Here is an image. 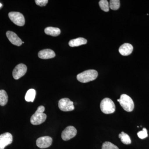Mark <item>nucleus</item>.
Returning <instances> with one entry per match:
<instances>
[{"mask_svg": "<svg viewBox=\"0 0 149 149\" xmlns=\"http://www.w3.org/2000/svg\"><path fill=\"white\" fill-rule=\"evenodd\" d=\"M45 111V107L43 106L38 107L35 113L32 115L30 118V122L32 125H40L45 121L47 115L44 113Z\"/></svg>", "mask_w": 149, "mask_h": 149, "instance_id": "nucleus-1", "label": "nucleus"}, {"mask_svg": "<svg viewBox=\"0 0 149 149\" xmlns=\"http://www.w3.org/2000/svg\"><path fill=\"white\" fill-rule=\"evenodd\" d=\"M98 72L95 70H85L78 74L77 80L82 83H87L95 80L98 76Z\"/></svg>", "mask_w": 149, "mask_h": 149, "instance_id": "nucleus-2", "label": "nucleus"}, {"mask_svg": "<svg viewBox=\"0 0 149 149\" xmlns=\"http://www.w3.org/2000/svg\"><path fill=\"white\" fill-rule=\"evenodd\" d=\"M100 107L102 111L105 114H111L115 111L114 103L109 98H105L102 101Z\"/></svg>", "mask_w": 149, "mask_h": 149, "instance_id": "nucleus-3", "label": "nucleus"}, {"mask_svg": "<svg viewBox=\"0 0 149 149\" xmlns=\"http://www.w3.org/2000/svg\"><path fill=\"white\" fill-rule=\"evenodd\" d=\"M120 106L125 111L131 112L134 108V104L132 99L126 94H122L119 99Z\"/></svg>", "mask_w": 149, "mask_h": 149, "instance_id": "nucleus-4", "label": "nucleus"}, {"mask_svg": "<svg viewBox=\"0 0 149 149\" xmlns=\"http://www.w3.org/2000/svg\"><path fill=\"white\" fill-rule=\"evenodd\" d=\"M11 20L17 26H22L25 24V19L22 14L17 12H11L8 14Z\"/></svg>", "mask_w": 149, "mask_h": 149, "instance_id": "nucleus-5", "label": "nucleus"}, {"mask_svg": "<svg viewBox=\"0 0 149 149\" xmlns=\"http://www.w3.org/2000/svg\"><path fill=\"white\" fill-rule=\"evenodd\" d=\"M58 105L59 109L63 111H72L74 109L73 102L67 98L61 99Z\"/></svg>", "mask_w": 149, "mask_h": 149, "instance_id": "nucleus-6", "label": "nucleus"}, {"mask_svg": "<svg viewBox=\"0 0 149 149\" xmlns=\"http://www.w3.org/2000/svg\"><path fill=\"white\" fill-rule=\"evenodd\" d=\"M77 133V130L74 126H69L62 132L61 138L63 141H68L75 137Z\"/></svg>", "mask_w": 149, "mask_h": 149, "instance_id": "nucleus-7", "label": "nucleus"}, {"mask_svg": "<svg viewBox=\"0 0 149 149\" xmlns=\"http://www.w3.org/2000/svg\"><path fill=\"white\" fill-rule=\"evenodd\" d=\"M27 71V67L25 65L21 63L17 65L13 71V76L15 80H18L24 76Z\"/></svg>", "mask_w": 149, "mask_h": 149, "instance_id": "nucleus-8", "label": "nucleus"}, {"mask_svg": "<svg viewBox=\"0 0 149 149\" xmlns=\"http://www.w3.org/2000/svg\"><path fill=\"white\" fill-rule=\"evenodd\" d=\"M13 140V136L10 133H5L0 135V149H4L6 146L12 143Z\"/></svg>", "mask_w": 149, "mask_h": 149, "instance_id": "nucleus-9", "label": "nucleus"}, {"mask_svg": "<svg viewBox=\"0 0 149 149\" xmlns=\"http://www.w3.org/2000/svg\"><path fill=\"white\" fill-rule=\"evenodd\" d=\"M52 143V139L49 136H44L37 139L36 145L40 148L44 149L50 146Z\"/></svg>", "mask_w": 149, "mask_h": 149, "instance_id": "nucleus-10", "label": "nucleus"}, {"mask_svg": "<svg viewBox=\"0 0 149 149\" xmlns=\"http://www.w3.org/2000/svg\"><path fill=\"white\" fill-rule=\"evenodd\" d=\"M6 35L10 42L14 45L20 46L22 44L21 39L15 32L8 31L7 32Z\"/></svg>", "mask_w": 149, "mask_h": 149, "instance_id": "nucleus-11", "label": "nucleus"}, {"mask_svg": "<svg viewBox=\"0 0 149 149\" xmlns=\"http://www.w3.org/2000/svg\"><path fill=\"white\" fill-rule=\"evenodd\" d=\"M56 56L54 51L50 49H45L40 51L38 53V56L40 58L43 59H47L53 58Z\"/></svg>", "mask_w": 149, "mask_h": 149, "instance_id": "nucleus-12", "label": "nucleus"}, {"mask_svg": "<svg viewBox=\"0 0 149 149\" xmlns=\"http://www.w3.org/2000/svg\"><path fill=\"white\" fill-rule=\"evenodd\" d=\"M133 48L131 44L125 43L122 45L119 48V52L123 56H128L132 53Z\"/></svg>", "mask_w": 149, "mask_h": 149, "instance_id": "nucleus-13", "label": "nucleus"}, {"mask_svg": "<svg viewBox=\"0 0 149 149\" xmlns=\"http://www.w3.org/2000/svg\"><path fill=\"white\" fill-rule=\"evenodd\" d=\"M87 40L85 38L79 37L76 39H73L69 42V45L71 47H78L87 44Z\"/></svg>", "mask_w": 149, "mask_h": 149, "instance_id": "nucleus-14", "label": "nucleus"}, {"mask_svg": "<svg viewBox=\"0 0 149 149\" xmlns=\"http://www.w3.org/2000/svg\"><path fill=\"white\" fill-rule=\"evenodd\" d=\"M45 32L47 35L53 37H56L60 34L61 30L57 27H47L45 29Z\"/></svg>", "mask_w": 149, "mask_h": 149, "instance_id": "nucleus-15", "label": "nucleus"}, {"mask_svg": "<svg viewBox=\"0 0 149 149\" xmlns=\"http://www.w3.org/2000/svg\"><path fill=\"white\" fill-rule=\"evenodd\" d=\"M36 96V91L33 89L28 90L25 96V100L27 102H33Z\"/></svg>", "mask_w": 149, "mask_h": 149, "instance_id": "nucleus-16", "label": "nucleus"}, {"mask_svg": "<svg viewBox=\"0 0 149 149\" xmlns=\"http://www.w3.org/2000/svg\"><path fill=\"white\" fill-rule=\"evenodd\" d=\"M8 101V96L4 90H0V105H6Z\"/></svg>", "mask_w": 149, "mask_h": 149, "instance_id": "nucleus-17", "label": "nucleus"}, {"mask_svg": "<svg viewBox=\"0 0 149 149\" xmlns=\"http://www.w3.org/2000/svg\"><path fill=\"white\" fill-rule=\"evenodd\" d=\"M118 137L121 140V142L125 145H129L131 143V139L128 134L122 132L119 134Z\"/></svg>", "mask_w": 149, "mask_h": 149, "instance_id": "nucleus-18", "label": "nucleus"}, {"mask_svg": "<svg viewBox=\"0 0 149 149\" xmlns=\"http://www.w3.org/2000/svg\"><path fill=\"white\" fill-rule=\"evenodd\" d=\"M99 6L102 10L107 12L109 10V6L107 0H101L99 3Z\"/></svg>", "mask_w": 149, "mask_h": 149, "instance_id": "nucleus-19", "label": "nucleus"}, {"mask_svg": "<svg viewBox=\"0 0 149 149\" xmlns=\"http://www.w3.org/2000/svg\"><path fill=\"white\" fill-rule=\"evenodd\" d=\"M109 8L112 10H117L120 8V3L119 0H111L110 1Z\"/></svg>", "mask_w": 149, "mask_h": 149, "instance_id": "nucleus-20", "label": "nucleus"}, {"mask_svg": "<svg viewBox=\"0 0 149 149\" xmlns=\"http://www.w3.org/2000/svg\"><path fill=\"white\" fill-rule=\"evenodd\" d=\"M102 149H119L118 147L110 142H104L102 146Z\"/></svg>", "mask_w": 149, "mask_h": 149, "instance_id": "nucleus-21", "label": "nucleus"}, {"mask_svg": "<svg viewBox=\"0 0 149 149\" xmlns=\"http://www.w3.org/2000/svg\"><path fill=\"white\" fill-rule=\"evenodd\" d=\"M138 137L140 139H143L148 137V131L146 128H143V130L139 131L138 133Z\"/></svg>", "mask_w": 149, "mask_h": 149, "instance_id": "nucleus-22", "label": "nucleus"}, {"mask_svg": "<svg viewBox=\"0 0 149 149\" xmlns=\"http://www.w3.org/2000/svg\"><path fill=\"white\" fill-rule=\"evenodd\" d=\"M35 3L37 5L40 6H45L47 4L48 0H36Z\"/></svg>", "mask_w": 149, "mask_h": 149, "instance_id": "nucleus-23", "label": "nucleus"}, {"mask_svg": "<svg viewBox=\"0 0 149 149\" xmlns=\"http://www.w3.org/2000/svg\"><path fill=\"white\" fill-rule=\"evenodd\" d=\"M2 6V5L1 3H0V8Z\"/></svg>", "mask_w": 149, "mask_h": 149, "instance_id": "nucleus-24", "label": "nucleus"}, {"mask_svg": "<svg viewBox=\"0 0 149 149\" xmlns=\"http://www.w3.org/2000/svg\"><path fill=\"white\" fill-rule=\"evenodd\" d=\"M22 44H24V42H22Z\"/></svg>", "mask_w": 149, "mask_h": 149, "instance_id": "nucleus-25", "label": "nucleus"}]
</instances>
